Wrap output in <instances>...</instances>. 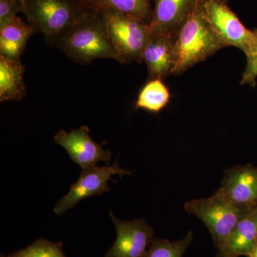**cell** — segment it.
<instances>
[{
	"label": "cell",
	"mask_w": 257,
	"mask_h": 257,
	"mask_svg": "<svg viewBox=\"0 0 257 257\" xmlns=\"http://www.w3.org/2000/svg\"><path fill=\"white\" fill-rule=\"evenodd\" d=\"M55 45L79 64H89L99 59L118 61L103 15L98 10L88 9Z\"/></svg>",
	"instance_id": "obj_1"
},
{
	"label": "cell",
	"mask_w": 257,
	"mask_h": 257,
	"mask_svg": "<svg viewBox=\"0 0 257 257\" xmlns=\"http://www.w3.org/2000/svg\"><path fill=\"white\" fill-rule=\"evenodd\" d=\"M175 47V75L184 73L225 47L203 16L199 3L177 33Z\"/></svg>",
	"instance_id": "obj_2"
},
{
	"label": "cell",
	"mask_w": 257,
	"mask_h": 257,
	"mask_svg": "<svg viewBox=\"0 0 257 257\" xmlns=\"http://www.w3.org/2000/svg\"><path fill=\"white\" fill-rule=\"evenodd\" d=\"M87 10L82 0H24L29 23L54 45Z\"/></svg>",
	"instance_id": "obj_3"
},
{
	"label": "cell",
	"mask_w": 257,
	"mask_h": 257,
	"mask_svg": "<svg viewBox=\"0 0 257 257\" xmlns=\"http://www.w3.org/2000/svg\"><path fill=\"white\" fill-rule=\"evenodd\" d=\"M101 11L118 62L142 63L144 49L152 37L150 24L111 9Z\"/></svg>",
	"instance_id": "obj_4"
},
{
	"label": "cell",
	"mask_w": 257,
	"mask_h": 257,
	"mask_svg": "<svg viewBox=\"0 0 257 257\" xmlns=\"http://www.w3.org/2000/svg\"><path fill=\"white\" fill-rule=\"evenodd\" d=\"M184 209L207 226L216 248L220 247L249 209L239 207L218 191L210 197L186 202Z\"/></svg>",
	"instance_id": "obj_5"
},
{
	"label": "cell",
	"mask_w": 257,
	"mask_h": 257,
	"mask_svg": "<svg viewBox=\"0 0 257 257\" xmlns=\"http://www.w3.org/2000/svg\"><path fill=\"white\" fill-rule=\"evenodd\" d=\"M203 16L225 47L239 48L243 53L252 41L253 31L245 28L226 3L217 0H200Z\"/></svg>",
	"instance_id": "obj_6"
},
{
	"label": "cell",
	"mask_w": 257,
	"mask_h": 257,
	"mask_svg": "<svg viewBox=\"0 0 257 257\" xmlns=\"http://www.w3.org/2000/svg\"><path fill=\"white\" fill-rule=\"evenodd\" d=\"M131 175L130 171L120 168L117 160L111 166L91 167L82 170L79 180L72 185L68 194L64 196L54 208L57 215H62L69 209L75 207L80 201L92 196L101 195L109 192L107 187L109 181L113 175Z\"/></svg>",
	"instance_id": "obj_7"
},
{
	"label": "cell",
	"mask_w": 257,
	"mask_h": 257,
	"mask_svg": "<svg viewBox=\"0 0 257 257\" xmlns=\"http://www.w3.org/2000/svg\"><path fill=\"white\" fill-rule=\"evenodd\" d=\"M116 239L104 257H143L152 242L154 229L143 218L121 221L110 212Z\"/></svg>",
	"instance_id": "obj_8"
},
{
	"label": "cell",
	"mask_w": 257,
	"mask_h": 257,
	"mask_svg": "<svg viewBox=\"0 0 257 257\" xmlns=\"http://www.w3.org/2000/svg\"><path fill=\"white\" fill-rule=\"evenodd\" d=\"M54 140L57 145L63 147L71 160L80 166L82 170L96 167L99 162H106V165L110 162V150H104L101 145L93 141L87 126H82L69 133L60 130Z\"/></svg>",
	"instance_id": "obj_9"
},
{
	"label": "cell",
	"mask_w": 257,
	"mask_h": 257,
	"mask_svg": "<svg viewBox=\"0 0 257 257\" xmlns=\"http://www.w3.org/2000/svg\"><path fill=\"white\" fill-rule=\"evenodd\" d=\"M200 0H154L151 22L152 37H176Z\"/></svg>",
	"instance_id": "obj_10"
},
{
	"label": "cell",
	"mask_w": 257,
	"mask_h": 257,
	"mask_svg": "<svg viewBox=\"0 0 257 257\" xmlns=\"http://www.w3.org/2000/svg\"><path fill=\"white\" fill-rule=\"evenodd\" d=\"M218 192L239 207L250 209L257 205V167L235 166L225 172Z\"/></svg>",
	"instance_id": "obj_11"
},
{
	"label": "cell",
	"mask_w": 257,
	"mask_h": 257,
	"mask_svg": "<svg viewBox=\"0 0 257 257\" xmlns=\"http://www.w3.org/2000/svg\"><path fill=\"white\" fill-rule=\"evenodd\" d=\"M175 37L154 36L144 49L143 60L146 63L149 80L162 79L174 74L176 64Z\"/></svg>",
	"instance_id": "obj_12"
},
{
	"label": "cell",
	"mask_w": 257,
	"mask_h": 257,
	"mask_svg": "<svg viewBox=\"0 0 257 257\" xmlns=\"http://www.w3.org/2000/svg\"><path fill=\"white\" fill-rule=\"evenodd\" d=\"M257 242V205L250 208L218 248L215 257L247 256Z\"/></svg>",
	"instance_id": "obj_13"
},
{
	"label": "cell",
	"mask_w": 257,
	"mask_h": 257,
	"mask_svg": "<svg viewBox=\"0 0 257 257\" xmlns=\"http://www.w3.org/2000/svg\"><path fill=\"white\" fill-rule=\"evenodd\" d=\"M36 30L34 25L18 16L0 26V55L20 59L29 39Z\"/></svg>",
	"instance_id": "obj_14"
},
{
	"label": "cell",
	"mask_w": 257,
	"mask_h": 257,
	"mask_svg": "<svg viewBox=\"0 0 257 257\" xmlns=\"http://www.w3.org/2000/svg\"><path fill=\"white\" fill-rule=\"evenodd\" d=\"M25 71L20 59L0 55V102L20 101L26 95Z\"/></svg>",
	"instance_id": "obj_15"
},
{
	"label": "cell",
	"mask_w": 257,
	"mask_h": 257,
	"mask_svg": "<svg viewBox=\"0 0 257 257\" xmlns=\"http://www.w3.org/2000/svg\"><path fill=\"white\" fill-rule=\"evenodd\" d=\"M88 9H111L148 24L152 20V0H82Z\"/></svg>",
	"instance_id": "obj_16"
},
{
	"label": "cell",
	"mask_w": 257,
	"mask_h": 257,
	"mask_svg": "<svg viewBox=\"0 0 257 257\" xmlns=\"http://www.w3.org/2000/svg\"><path fill=\"white\" fill-rule=\"evenodd\" d=\"M170 99V91L163 81L152 79L149 80L140 91L135 103V108L158 113L167 106Z\"/></svg>",
	"instance_id": "obj_17"
},
{
	"label": "cell",
	"mask_w": 257,
	"mask_h": 257,
	"mask_svg": "<svg viewBox=\"0 0 257 257\" xmlns=\"http://www.w3.org/2000/svg\"><path fill=\"white\" fill-rule=\"evenodd\" d=\"M192 241V231L179 241L155 238L143 257H182Z\"/></svg>",
	"instance_id": "obj_18"
},
{
	"label": "cell",
	"mask_w": 257,
	"mask_h": 257,
	"mask_svg": "<svg viewBox=\"0 0 257 257\" xmlns=\"http://www.w3.org/2000/svg\"><path fill=\"white\" fill-rule=\"evenodd\" d=\"M8 257H66L62 251V243L48 240H37L28 247L9 255Z\"/></svg>",
	"instance_id": "obj_19"
},
{
	"label": "cell",
	"mask_w": 257,
	"mask_h": 257,
	"mask_svg": "<svg viewBox=\"0 0 257 257\" xmlns=\"http://www.w3.org/2000/svg\"><path fill=\"white\" fill-rule=\"evenodd\" d=\"M253 32L252 41L245 52L246 65L241 81V84H248L252 87L256 85L257 77V29Z\"/></svg>",
	"instance_id": "obj_20"
},
{
	"label": "cell",
	"mask_w": 257,
	"mask_h": 257,
	"mask_svg": "<svg viewBox=\"0 0 257 257\" xmlns=\"http://www.w3.org/2000/svg\"><path fill=\"white\" fill-rule=\"evenodd\" d=\"M24 13V4L20 0H0V26Z\"/></svg>",
	"instance_id": "obj_21"
},
{
	"label": "cell",
	"mask_w": 257,
	"mask_h": 257,
	"mask_svg": "<svg viewBox=\"0 0 257 257\" xmlns=\"http://www.w3.org/2000/svg\"><path fill=\"white\" fill-rule=\"evenodd\" d=\"M247 257H257V242L253 247L252 251L249 253Z\"/></svg>",
	"instance_id": "obj_22"
},
{
	"label": "cell",
	"mask_w": 257,
	"mask_h": 257,
	"mask_svg": "<svg viewBox=\"0 0 257 257\" xmlns=\"http://www.w3.org/2000/svg\"><path fill=\"white\" fill-rule=\"evenodd\" d=\"M217 1L223 2V3H226V1H227V0H217Z\"/></svg>",
	"instance_id": "obj_23"
},
{
	"label": "cell",
	"mask_w": 257,
	"mask_h": 257,
	"mask_svg": "<svg viewBox=\"0 0 257 257\" xmlns=\"http://www.w3.org/2000/svg\"><path fill=\"white\" fill-rule=\"evenodd\" d=\"M20 1H22V2H23V4H24V0H20Z\"/></svg>",
	"instance_id": "obj_24"
},
{
	"label": "cell",
	"mask_w": 257,
	"mask_h": 257,
	"mask_svg": "<svg viewBox=\"0 0 257 257\" xmlns=\"http://www.w3.org/2000/svg\"><path fill=\"white\" fill-rule=\"evenodd\" d=\"M1 257H5V256H3V255H1Z\"/></svg>",
	"instance_id": "obj_25"
}]
</instances>
